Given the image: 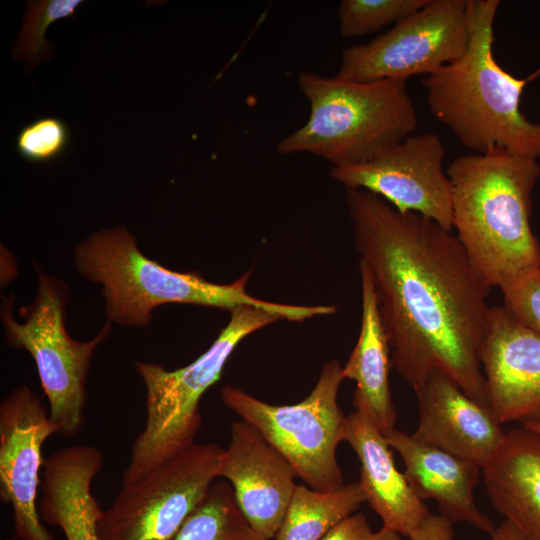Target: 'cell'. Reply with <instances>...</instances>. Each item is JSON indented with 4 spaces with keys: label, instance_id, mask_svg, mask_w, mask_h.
Masks as SVG:
<instances>
[{
    "label": "cell",
    "instance_id": "4316f807",
    "mask_svg": "<svg viewBox=\"0 0 540 540\" xmlns=\"http://www.w3.org/2000/svg\"><path fill=\"white\" fill-rule=\"evenodd\" d=\"M321 540H402V535L385 527L373 531L367 517L357 513L342 520Z\"/></svg>",
    "mask_w": 540,
    "mask_h": 540
},
{
    "label": "cell",
    "instance_id": "5bb4252c",
    "mask_svg": "<svg viewBox=\"0 0 540 540\" xmlns=\"http://www.w3.org/2000/svg\"><path fill=\"white\" fill-rule=\"evenodd\" d=\"M219 476L232 486L249 525L265 540L274 539L297 486L290 463L254 427L241 420L231 425Z\"/></svg>",
    "mask_w": 540,
    "mask_h": 540
},
{
    "label": "cell",
    "instance_id": "30bf717a",
    "mask_svg": "<svg viewBox=\"0 0 540 540\" xmlns=\"http://www.w3.org/2000/svg\"><path fill=\"white\" fill-rule=\"evenodd\" d=\"M469 37L467 0H429L386 33L345 49L336 77L371 82L431 75L458 61Z\"/></svg>",
    "mask_w": 540,
    "mask_h": 540
},
{
    "label": "cell",
    "instance_id": "5b68a950",
    "mask_svg": "<svg viewBox=\"0 0 540 540\" xmlns=\"http://www.w3.org/2000/svg\"><path fill=\"white\" fill-rule=\"evenodd\" d=\"M308 121L282 139L281 154L309 153L333 167L366 162L412 135L418 124L406 81L358 82L303 72Z\"/></svg>",
    "mask_w": 540,
    "mask_h": 540
},
{
    "label": "cell",
    "instance_id": "277c9868",
    "mask_svg": "<svg viewBox=\"0 0 540 540\" xmlns=\"http://www.w3.org/2000/svg\"><path fill=\"white\" fill-rule=\"evenodd\" d=\"M77 271L103 285L102 295L109 322L127 327H147L152 311L168 303L193 304L233 310L253 306L301 322L324 314L321 305L269 302L246 290L250 271L229 284L207 281L196 272H176L147 258L135 237L123 227L101 229L75 249Z\"/></svg>",
    "mask_w": 540,
    "mask_h": 540
},
{
    "label": "cell",
    "instance_id": "d4e9b609",
    "mask_svg": "<svg viewBox=\"0 0 540 540\" xmlns=\"http://www.w3.org/2000/svg\"><path fill=\"white\" fill-rule=\"evenodd\" d=\"M70 143V130L60 118L44 116L23 126L15 139L21 158L32 163H48L61 157Z\"/></svg>",
    "mask_w": 540,
    "mask_h": 540
},
{
    "label": "cell",
    "instance_id": "8fae6325",
    "mask_svg": "<svg viewBox=\"0 0 540 540\" xmlns=\"http://www.w3.org/2000/svg\"><path fill=\"white\" fill-rule=\"evenodd\" d=\"M445 149L433 132L410 135L370 160L332 167L346 189L376 194L402 213L414 212L452 229L451 182L443 170Z\"/></svg>",
    "mask_w": 540,
    "mask_h": 540
},
{
    "label": "cell",
    "instance_id": "cb8c5ba5",
    "mask_svg": "<svg viewBox=\"0 0 540 540\" xmlns=\"http://www.w3.org/2000/svg\"><path fill=\"white\" fill-rule=\"evenodd\" d=\"M82 0H42L30 1L23 22V28L14 47V55L36 64L53 51L45 39L47 28L63 18H73Z\"/></svg>",
    "mask_w": 540,
    "mask_h": 540
},
{
    "label": "cell",
    "instance_id": "52a82bcc",
    "mask_svg": "<svg viewBox=\"0 0 540 540\" xmlns=\"http://www.w3.org/2000/svg\"><path fill=\"white\" fill-rule=\"evenodd\" d=\"M34 267L38 288L33 303L20 310L24 322L18 323L13 317V296L2 304L6 343L33 357L56 434L71 438L84 425L90 363L96 348L109 336L111 324L106 323L91 340L72 339L65 329L67 285L45 274L38 265Z\"/></svg>",
    "mask_w": 540,
    "mask_h": 540
},
{
    "label": "cell",
    "instance_id": "9c48e42d",
    "mask_svg": "<svg viewBox=\"0 0 540 540\" xmlns=\"http://www.w3.org/2000/svg\"><path fill=\"white\" fill-rule=\"evenodd\" d=\"M223 447L194 443L122 489L97 523L98 540H173L220 478Z\"/></svg>",
    "mask_w": 540,
    "mask_h": 540
},
{
    "label": "cell",
    "instance_id": "ac0fdd59",
    "mask_svg": "<svg viewBox=\"0 0 540 540\" xmlns=\"http://www.w3.org/2000/svg\"><path fill=\"white\" fill-rule=\"evenodd\" d=\"M102 465V452L90 445L67 446L44 459L39 514L59 527L66 540H98L103 510L93 496L92 482Z\"/></svg>",
    "mask_w": 540,
    "mask_h": 540
},
{
    "label": "cell",
    "instance_id": "d6986e66",
    "mask_svg": "<svg viewBox=\"0 0 540 540\" xmlns=\"http://www.w3.org/2000/svg\"><path fill=\"white\" fill-rule=\"evenodd\" d=\"M492 505L523 540H540V435L525 428L506 432L482 468Z\"/></svg>",
    "mask_w": 540,
    "mask_h": 540
},
{
    "label": "cell",
    "instance_id": "3957f363",
    "mask_svg": "<svg viewBox=\"0 0 540 540\" xmlns=\"http://www.w3.org/2000/svg\"><path fill=\"white\" fill-rule=\"evenodd\" d=\"M498 0H467L469 43L456 62L422 79L434 117L462 145L485 154L502 149L538 160L540 124L528 120L520 102L528 82L505 71L493 56Z\"/></svg>",
    "mask_w": 540,
    "mask_h": 540
},
{
    "label": "cell",
    "instance_id": "7a4b0ae2",
    "mask_svg": "<svg viewBox=\"0 0 540 540\" xmlns=\"http://www.w3.org/2000/svg\"><path fill=\"white\" fill-rule=\"evenodd\" d=\"M446 174L452 228L480 277L502 288L539 270L540 246L530 225L538 161L496 149L459 156Z\"/></svg>",
    "mask_w": 540,
    "mask_h": 540
},
{
    "label": "cell",
    "instance_id": "4fadbf2b",
    "mask_svg": "<svg viewBox=\"0 0 540 540\" xmlns=\"http://www.w3.org/2000/svg\"><path fill=\"white\" fill-rule=\"evenodd\" d=\"M489 407L501 424L540 422V333L491 307L481 353Z\"/></svg>",
    "mask_w": 540,
    "mask_h": 540
},
{
    "label": "cell",
    "instance_id": "83f0119b",
    "mask_svg": "<svg viewBox=\"0 0 540 540\" xmlns=\"http://www.w3.org/2000/svg\"><path fill=\"white\" fill-rule=\"evenodd\" d=\"M453 523L441 515L430 514L413 532L410 540H453Z\"/></svg>",
    "mask_w": 540,
    "mask_h": 540
},
{
    "label": "cell",
    "instance_id": "f546056e",
    "mask_svg": "<svg viewBox=\"0 0 540 540\" xmlns=\"http://www.w3.org/2000/svg\"><path fill=\"white\" fill-rule=\"evenodd\" d=\"M524 426L525 428L537 433L540 435V422L539 423H528V424H525V425H522Z\"/></svg>",
    "mask_w": 540,
    "mask_h": 540
},
{
    "label": "cell",
    "instance_id": "603a6c76",
    "mask_svg": "<svg viewBox=\"0 0 540 540\" xmlns=\"http://www.w3.org/2000/svg\"><path fill=\"white\" fill-rule=\"evenodd\" d=\"M429 0H343L339 30L345 38L362 36L397 24L422 9Z\"/></svg>",
    "mask_w": 540,
    "mask_h": 540
},
{
    "label": "cell",
    "instance_id": "7402d4cb",
    "mask_svg": "<svg viewBox=\"0 0 540 540\" xmlns=\"http://www.w3.org/2000/svg\"><path fill=\"white\" fill-rule=\"evenodd\" d=\"M173 540H265L241 513L232 486L216 480Z\"/></svg>",
    "mask_w": 540,
    "mask_h": 540
},
{
    "label": "cell",
    "instance_id": "ba28073f",
    "mask_svg": "<svg viewBox=\"0 0 540 540\" xmlns=\"http://www.w3.org/2000/svg\"><path fill=\"white\" fill-rule=\"evenodd\" d=\"M343 380L342 367L333 359L323 365L310 394L296 404L273 405L233 385H225L220 396L227 408L290 463L308 487L330 491L344 484L336 457L346 422L337 401Z\"/></svg>",
    "mask_w": 540,
    "mask_h": 540
},
{
    "label": "cell",
    "instance_id": "2e32d148",
    "mask_svg": "<svg viewBox=\"0 0 540 540\" xmlns=\"http://www.w3.org/2000/svg\"><path fill=\"white\" fill-rule=\"evenodd\" d=\"M385 438L403 459V473L421 500H435L440 515L452 523L467 522L479 531L493 532L492 521L474 500V489L482 474L480 466L396 429Z\"/></svg>",
    "mask_w": 540,
    "mask_h": 540
},
{
    "label": "cell",
    "instance_id": "f1b7e54d",
    "mask_svg": "<svg viewBox=\"0 0 540 540\" xmlns=\"http://www.w3.org/2000/svg\"><path fill=\"white\" fill-rule=\"evenodd\" d=\"M492 540H523L515 528L503 520L490 534Z\"/></svg>",
    "mask_w": 540,
    "mask_h": 540
},
{
    "label": "cell",
    "instance_id": "8992f818",
    "mask_svg": "<svg viewBox=\"0 0 540 540\" xmlns=\"http://www.w3.org/2000/svg\"><path fill=\"white\" fill-rule=\"evenodd\" d=\"M282 319L265 309L239 306L230 311L229 322L211 346L187 366L170 371L156 363L136 362L146 389V420L132 445L122 485L136 482L196 443L200 399L221 378L234 349L250 334Z\"/></svg>",
    "mask_w": 540,
    "mask_h": 540
},
{
    "label": "cell",
    "instance_id": "6da1fadb",
    "mask_svg": "<svg viewBox=\"0 0 540 540\" xmlns=\"http://www.w3.org/2000/svg\"><path fill=\"white\" fill-rule=\"evenodd\" d=\"M346 201L359 261L375 288L392 366L414 390L439 371L489 407L481 353L491 287L457 237L366 190L346 189Z\"/></svg>",
    "mask_w": 540,
    "mask_h": 540
},
{
    "label": "cell",
    "instance_id": "7c38bea8",
    "mask_svg": "<svg viewBox=\"0 0 540 540\" xmlns=\"http://www.w3.org/2000/svg\"><path fill=\"white\" fill-rule=\"evenodd\" d=\"M56 425L27 386L13 389L0 404V498L13 509L14 537L54 540L40 521L36 499L44 460L41 448Z\"/></svg>",
    "mask_w": 540,
    "mask_h": 540
},
{
    "label": "cell",
    "instance_id": "44dd1931",
    "mask_svg": "<svg viewBox=\"0 0 540 540\" xmlns=\"http://www.w3.org/2000/svg\"><path fill=\"white\" fill-rule=\"evenodd\" d=\"M366 502L359 481L320 491L296 486L275 540H321Z\"/></svg>",
    "mask_w": 540,
    "mask_h": 540
},
{
    "label": "cell",
    "instance_id": "9a60e30c",
    "mask_svg": "<svg viewBox=\"0 0 540 540\" xmlns=\"http://www.w3.org/2000/svg\"><path fill=\"white\" fill-rule=\"evenodd\" d=\"M414 391L419 421L412 436L483 468L506 435L492 410L439 371Z\"/></svg>",
    "mask_w": 540,
    "mask_h": 540
},
{
    "label": "cell",
    "instance_id": "ffe728a7",
    "mask_svg": "<svg viewBox=\"0 0 540 540\" xmlns=\"http://www.w3.org/2000/svg\"><path fill=\"white\" fill-rule=\"evenodd\" d=\"M361 324L357 342L342 367L344 380L356 384L352 404L385 436L395 429L397 412L392 401L390 347L379 315L378 301L368 268L359 261Z\"/></svg>",
    "mask_w": 540,
    "mask_h": 540
},
{
    "label": "cell",
    "instance_id": "e0dca14e",
    "mask_svg": "<svg viewBox=\"0 0 540 540\" xmlns=\"http://www.w3.org/2000/svg\"><path fill=\"white\" fill-rule=\"evenodd\" d=\"M344 441L360 463L359 483L366 502L382 520V527L410 539L431 514L395 465L385 436L364 414L346 416Z\"/></svg>",
    "mask_w": 540,
    "mask_h": 540
},
{
    "label": "cell",
    "instance_id": "484cf974",
    "mask_svg": "<svg viewBox=\"0 0 540 540\" xmlns=\"http://www.w3.org/2000/svg\"><path fill=\"white\" fill-rule=\"evenodd\" d=\"M505 309L540 333V269L500 288Z\"/></svg>",
    "mask_w": 540,
    "mask_h": 540
}]
</instances>
